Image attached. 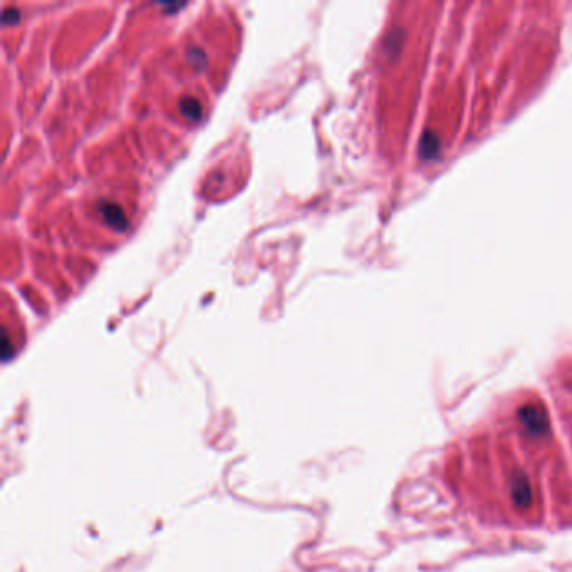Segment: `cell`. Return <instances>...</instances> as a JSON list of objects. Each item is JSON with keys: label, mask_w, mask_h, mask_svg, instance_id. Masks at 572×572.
Wrapping results in <instances>:
<instances>
[{"label": "cell", "mask_w": 572, "mask_h": 572, "mask_svg": "<svg viewBox=\"0 0 572 572\" xmlns=\"http://www.w3.org/2000/svg\"><path fill=\"white\" fill-rule=\"evenodd\" d=\"M98 212L101 213L107 225L113 227L114 230H126L128 218L119 205L113 204V201H101V204H98Z\"/></svg>", "instance_id": "cell-1"}, {"label": "cell", "mask_w": 572, "mask_h": 572, "mask_svg": "<svg viewBox=\"0 0 572 572\" xmlns=\"http://www.w3.org/2000/svg\"><path fill=\"white\" fill-rule=\"evenodd\" d=\"M180 111H182V114L185 118L192 119V121H199L201 118V113H204V109H201V105L200 101L197 100V98L193 96H185L180 100Z\"/></svg>", "instance_id": "cell-2"}, {"label": "cell", "mask_w": 572, "mask_h": 572, "mask_svg": "<svg viewBox=\"0 0 572 572\" xmlns=\"http://www.w3.org/2000/svg\"><path fill=\"white\" fill-rule=\"evenodd\" d=\"M438 148H440V143H438V138L433 135L432 131L425 133L423 138L420 141V153L421 157L425 158H432L438 153Z\"/></svg>", "instance_id": "cell-3"}, {"label": "cell", "mask_w": 572, "mask_h": 572, "mask_svg": "<svg viewBox=\"0 0 572 572\" xmlns=\"http://www.w3.org/2000/svg\"><path fill=\"white\" fill-rule=\"evenodd\" d=\"M20 12L17 7H6L4 8V24H14L19 20Z\"/></svg>", "instance_id": "cell-4"}]
</instances>
